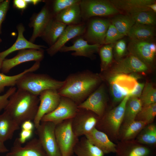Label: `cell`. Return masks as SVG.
Segmentation results:
<instances>
[{
	"mask_svg": "<svg viewBox=\"0 0 156 156\" xmlns=\"http://www.w3.org/2000/svg\"><path fill=\"white\" fill-rule=\"evenodd\" d=\"M102 45L98 44H90L81 37L77 38L73 44L70 46H63L59 51L66 52L70 51L75 52L71 55L75 56H80L89 58L92 57L94 53L99 51Z\"/></svg>",
	"mask_w": 156,
	"mask_h": 156,
	"instance_id": "21",
	"label": "cell"
},
{
	"mask_svg": "<svg viewBox=\"0 0 156 156\" xmlns=\"http://www.w3.org/2000/svg\"><path fill=\"white\" fill-rule=\"evenodd\" d=\"M139 99L142 106L156 103V89L151 83L145 85Z\"/></svg>",
	"mask_w": 156,
	"mask_h": 156,
	"instance_id": "38",
	"label": "cell"
},
{
	"mask_svg": "<svg viewBox=\"0 0 156 156\" xmlns=\"http://www.w3.org/2000/svg\"><path fill=\"white\" fill-rule=\"evenodd\" d=\"M145 84L142 83L138 82L135 88L129 95L131 97H139L141 96Z\"/></svg>",
	"mask_w": 156,
	"mask_h": 156,
	"instance_id": "44",
	"label": "cell"
},
{
	"mask_svg": "<svg viewBox=\"0 0 156 156\" xmlns=\"http://www.w3.org/2000/svg\"><path fill=\"white\" fill-rule=\"evenodd\" d=\"M80 0H55L53 1L50 9L53 16L62 11L74 4Z\"/></svg>",
	"mask_w": 156,
	"mask_h": 156,
	"instance_id": "39",
	"label": "cell"
},
{
	"mask_svg": "<svg viewBox=\"0 0 156 156\" xmlns=\"http://www.w3.org/2000/svg\"><path fill=\"white\" fill-rule=\"evenodd\" d=\"M138 143L155 148L156 145V125L153 123L146 125L135 139Z\"/></svg>",
	"mask_w": 156,
	"mask_h": 156,
	"instance_id": "31",
	"label": "cell"
},
{
	"mask_svg": "<svg viewBox=\"0 0 156 156\" xmlns=\"http://www.w3.org/2000/svg\"><path fill=\"white\" fill-rule=\"evenodd\" d=\"M28 3H31L35 5L42 1L40 0H25Z\"/></svg>",
	"mask_w": 156,
	"mask_h": 156,
	"instance_id": "49",
	"label": "cell"
},
{
	"mask_svg": "<svg viewBox=\"0 0 156 156\" xmlns=\"http://www.w3.org/2000/svg\"><path fill=\"white\" fill-rule=\"evenodd\" d=\"M100 118L90 111L79 108L72 120V128L75 135L78 138L85 136L96 128Z\"/></svg>",
	"mask_w": 156,
	"mask_h": 156,
	"instance_id": "10",
	"label": "cell"
},
{
	"mask_svg": "<svg viewBox=\"0 0 156 156\" xmlns=\"http://www.w3.org/2000/svg\"><path fill=\"white\" fill-rule=\"evenodd\" d=\"M72 118L56 125L55 133L57 142L62 156H72L74 147L79 140L72 128Z\"/></svg>",
	"mask_w": 156,
	"mask_h": 156,
	"instance_id": "6",
	"label": "cell"
},
{
	"mask_svg": "<svg viewBox=\"0 0 156 156\" xmlns=\"http://www.w3.org/2000/svg\"><path fill=\"white\" fill-rule=\"evenodd\" d=\"M67 25L56 20L53 17L50 20L41 36L49 47L54 44Z\"/></svg>",
	"mask_w": 156,
	"mask_h": 156,
	"instance_id": "27",
	"label": "cell"
},
{
	"mask_svg": "<svg viewBox=\"0 0 156 156\" xmlns=\"http://www.w3.org/2000/svg\"></svg>",
	"mask_w": 156,
	"mask_h": 156,
	"instance_id": "55",
	"label": "cell"
},
{
	"mask_svg": "<svg viewBox=\"0 0 156 156\" xmlns=\"http://www.w3.org/2000/svg\"><path fill=\"white\" fill-rule=\"evenodd\" d=\"M111 2L118 10L130 14L141 11L151 10L147 5L156 3L155 0H110Z\"/></svg>",
	"mask_w": 156,
	"mask_h": 156,
	"instance_id": "23",
	"label": "cell"
},
{
	"mask_svg": "<svg viewBox=\"0 0 156 156\" xmlns=\"http://www.w3.org/2000/svg\"><path fill=\"white\" fill-rule=\"evenodd\" d=\"M107 101L104 85L102 84L78 107L90 111L101 118L106 110Z\"/></svg>",
	"mask_w": 156,
	"mask_h": 156,
	"instance_id": "13",
	"label": "cell"
},
{
	"mask_svg": "<svg viewBox=\"0 0 156 156\" xmlns=\"http://www.w3.org/2000/svg\"><path fill=\"white\" fill-rule=\"evenodd\" d=\"M116 15L112 18L111 23L121 34L127 36L128 31L135 23V20L127 14Z\"/></svg>",
	"mask_w": 156,
	"mask_h": 156,
	"instance_id": "34",
	"label": "cell"
},
{
	"mask_svg": "<svg viewBox=\"0 0 156 156\" xmlns=\"http://www.w3.org/2000/svg\"><path fill=\"white\" fill-rule=\"evenodd\" d=\"M13 3L15 8L21 10L26 9L28 5L25 0H14Z\"/></svg>",
	"mask_w": 156,
	"mask_h": 156,
	"instance_id": "46",
	"label": "cell"
},
{
	"mask_svg": "<svg viewBox=\"0 0 156 156\" xmlns=\"http://www.w3.org/2000/svg\"><path fill=\"white\" fill-rule=\"evenodd\" d=\"M78 109V105L73 101L61 96L57 108L52 112L44 115L41 122H51L56 125L65 120L73 118Z\"/></svg>",
	"mask_w": 156,
	"mask_h": 156,
	"instance_id": "11",
	"label": "cell"
},
{
	"mask_svg": "<svg viewBox=\"0 0 156 156\" xmlns=\"http://www.w3.org/2000/svg\"><path fill=\"white\" fill-rule=\"evenodd\" d=\"M64 81L55 79L45 74L30 72L25 74L17 81V89L27 91L38 96L42 92L49 89L58 90L63 85Z\"/></svg>",
	"mask_w": 156,
	"mask_h": 156,
	"instance_id": "3",
	"label": "cell"
},
{
	"mask_svg": "<svg viewBox=\"0 0 156 156\" xmlns=\"http://www.w3.org/2000/svg\"><path fill=\"white\" fill-rule=\"evenodd\" d=\"M155 26L135 23L127 34L130 39L149 40L155 36Z\"/></svg>",
	"mask_w": 156,
	"mask_h": 156,
	"instance_id": "29",
	"label": "cell"
},
{
	"mask_svg": "<svg viewBox=\"0 0 156 156\" xmlns=\"http://www.w3.org/2000/svg\"><path fill=\"white\" fill-rule=\"evenodd\" d=\"M124 36L111 23L106 32L104 44H114Z\"/></svg>",
	"mask_w": 156,
	"mask_h": 156,
	"instance_id": "40",
	"label": "cell"
},
{
	"mask_svg": "<svg viewBox=\"0 0 156 156\" xmlns=\"http://www.w3.org/2000/svg\"><path fill=\"white\" fill-rule=\"evenodd\" d=\"M79 5L83 20L86 21L95 16L116 15L120 12L110 0H82Z\"/></svg>",
	"mask_w": 156,
	"mask_h": 156,
	"instance_id": "7",
	"label": "cell"
},
{
	"mask_svg": "<svg viewBox=\"0 0 156 156\" xmlns=\"http://www.w3.org/2000/svg\"><path fill=\"white\" fill-rule=\"evenodd\" d=\"M147 125L144 122L136 120L128 123L122 124L119 131L118 141L135 140L142 130Z\"/></svg>",
	"mask_w": 156,
	"mask_h": 156,
	"instance_id": "28",
	"label": "cell"
},
{
	"mask_svg": "<svg viewBox=\"0 0 156 156\" xmlns=\"http://www.w3.org/2000/svg\"><path fill=\"white\" fill-rule=\"evenodd\" d=\"M127 49L129 54L138 58L149 68L153 66L156 53V45L153 39H130Z\"/></svg>",
	"mask_w": 156,
	"mask_h": 156,
	"instance_id": "9",
	"label": "cell"
},
{
	"mask_svg": "<svg viewBox=\"0 0 156 156\" xmlns=\"http://www.w3.org/2000/svg\"><path fill=\"white\" fill-rule=\"evenodd\" d=\"M73 156H76L75 155H73Z\"/></svg>",
	"mask_w": 156,
	"mask_h": 156,
	"instance_id": "54",
	"label": "cell"
},
{
	"mask_svg": "<svg viewBox=\"0 0 156 156\" xmlns=\"http://www.w3.org/2000/svg\"><path fill=\"white\" fill-rule=\"evenodd\" d=\"M32 130H28L22 129L20 133L19 137L18 138L19 140L23 144L26 141L30 138L33 134Z\"/></svg>",
	"mask_w": 156,
	"mask_h": 156,
	"instance_id": "45",
	"label": "cell"
},
{
	"mask_svg": "<svg viewBox=\"0 0 156 156\" xmlns=\"http://www.w3.org/2000/svg\"><path fill=\"white\" fill-rule=\"evenodd\" d=\"M93 145L105 154L115 153L116 144L114 143L105 133L94 128L84 136Z\"/></svg>",
	"mask_w": 156,
	"mask_h": 156,
	"instance_id": "22",
	"label": "cell"
},
{
	"mask_svg": "<svg viewBox=\"0 0 156 156\" xmlns=\"http://www.w3.org/2000/svg\"><path fill=\"white\" fill-rule=\"evenodd\" d=\"M44 55L43 49H27L20 50L13 57L3 60L1 71L4 74L7 73L12 68L22 63L31 61L40 62Z\"/></svg>",
	"mask_w": 156,
	"mask_h": 156,
	"instance_id": "14",
	"label": "cell"
},
{
	"mask_svg": "<svg viewBox=\"0 0 156 156\" xmlns=\"http://www.w3.org/2000/svg\"><path fill=\"white\" fill-rule=\"evenodd\" d=\"M102 80L98 74L83 71L69 75L57 90L61 96L70 99L78 105L94 91Z\"/></svg>",
	"mask_w": 156,
	"mask_h": 156,
	"instance_id": "1",
	"label": "cell"
},
{
	"mask_svg": "<svg viewBox=\"0 0 156 156\" xmlns=\"http://www.w3.org/2000/svg\"><path fill=\"white\" fill-rule=\"evenodd\" d=\"M137 80V77L132 74H116L110 77L109 82L113 103H120L129 96L138 82Z\"/></svg>",
	"mask_w": 156,
	"mask_h": 156,
	"instance_id": "5",
	"label": "cell"
},
{
	"mask_svg": "<svg viewBox=\"0 0 156 156\" xmlns=\"http://www.w3.org/2000/svg\"><path fill=\"white\" fill-rule=\"evenodd\" d=\"M10 0H3L0 2V34L1 33V25L8 10Z\"/></svg>",
	"mask_w": 156,
	"mask_h": 156,
	"instance_id": "43",
	"label": "cell"
},
{
	"mask_svg": "<svg viewBox=\"0 0 156 156\" xmlns=\"http://www.w3.org/2000/svg\"><path fill=\"white\" fill-rule=\"evenodd\" d=\"M40 62H36L30 67L16 75L8 76L3 73H0V93L3 92L6 87H14L19 79L25 74L34 72L40 68Z\"/></svg>",
	"mask_w": 156,
	"mask_h": 156,
	"instance_id": "32",
	"label": "cell"
},
{
	"mask_svg": "<svg viewBox=\"0 0 156 156\" xmlns=\"http://www.w3.org/2000/svg\"><path fill=\"white\" fill-rule=\"evenodd\" d=\"M9 151V150L5 146L4 143L0 140V153H7Z\"/></svg>",
	"mask_w": 156,
	"mask_h": 156,
	"instance_id": "48",
	"label": "cell"
},
{
	"mask_svg": "<svg viewBox=\"0 0 156 156\" xmlns=\"http://www.w3.org/2000/svg\"><path fill=\"white\" fill-rule=\"evenodd\" d=\"M56 125L49 121H41L36 128V134L47 156H62L55 133Z\"/></svg>",
	"mask_w": 156,
	"mask_h": 156,
	"instance_id": "8",
	"label": "cell"
},
{
	"mask_svg": "<svg viewBox=\"0 0 156 156\" xmlns=\"http://www.w3.org/2000/svg\"><path fill=\"white\" fill-rule=\"evenodd\" d=\"M39 103L38 96L18 89L9 98L4 111L20 126L25 121L34 120Z\"/></svg>",
	"mask_w": 156,
	"mask_h": 156,
	"instance_id": "2",
	"label": "cell"
},
{
	"mask_svg": "<svg viewBox=\"0 0 156 156\" xmlns=\"http://www.w3.org/2000/svg\"><path fill=\"white\" fill-rule=\"evenodd\" d=\"M17 29L18 36L16 42L9 48L0 52V58L3 60L10 54L16 51L27 49L42 50L43 48H46L44 45L34 44L26 39L23 34L25 28L22 23L17 25Z\"/></svg>",
	"mask_w": 156,
	"mask_h": 156,
	"instance_id": "24",
	"label": "cell"
},
{
	"mask_svg": "<svg viewBox=\"0 0 156 156\" xmlns=\"http://www.w3.org/2000/svg\"><path fill=\"white\" fill-rule=\"evenodd\" d=\"M1 42V39L0 38V43Z\"/></svg>",
	"mask_w": 156,
	"mask_h": 156,
	"instance_id": "52",
	"label": "cell"
},
{
	"mask_svg": "<svg viewBox=\"0 0 156 156\" xmlns=\"http://www.w3.org/2000/svg\"><path fill=\"white\" fill-rule=\"evenodd\" d=\"M6 156H47L38 138L32 139L23 146L17 138Z\"/></svg>",
	"mask_w": 156,
	"mask_h": 156,
	"instance_id": "17",
	"label": "cell"
},
{
	"mask_svg": "<svg viewBox=\"0 0 156 156\" xmlns=\"http://www.w3.org/2000/svg\"><path fill=\"white\" fill-rule=\"evenodd\" d=\"M142 107V105L139 98L129 97L125 106L122 124L128 123L135 120Z\"/></svg>",
	"mask_w": 156,
	"mask_h": 156,
	"instance_id": "33",
	"label": "cell"
},
{
	"mask_svg": "<svg viewBox=\"0 0 156 156\" xmlns=\"http://www.w3.org/2000/svg\"><path fill=\"white\" fill-rule=\"evenodd\" d=\"M116 156H154L153 148L141 144L135 140L116 142Z\"/></svg>",
	"mask_w": 156,
	"mask_h": 156,
	"instance_id": "16",
	"label": "cell"
},
{
	"mask_svg": "<svg viewBox=\"0 0 156 156\" xmlns=\"http://www.w3.org/2000/svg\"><path fill=\"white\" fill-rule=\"evenodd\" d=\"M86 24L67 25L55 43L46 49L47 53L52 56L59 51L68 41L77 37L82 36L86 30Z\"/></svg>",
	"mask_w": 156,
	"mask_h": 156,
	"instance_id": "19",
	"label": "cell"
},
{
	"mask_svg": "<svg viewBox=\"0 0 156 156\" xmlns=\"http://www.w3.org/2000/svg\"><path fill=\"white\" fill-rule=\"evenodd\" d=\"M80 2L60 12L53 16L54 18L67 26L83 23L81 22L83 20L79 5Z\"/></svg>",
	"mask_w": 156,
	"mask_h": 156,
	"instance_id": "25",
	"label": "cell"
},
{
	"mask_svg": "<svg viewBox=\"0 0 156 156\" xmlns=\"http://www.w3.org/2000/svg\"><path fill=\"white\" fill-rule=\"evenodd\" d=\"M115 55L118 58H120L124 56L127 50L126 41L121 39L114 44L113 47Z\"/></svg>",
	"mask_w": 156,
	"mask_h": 156,
	"instance_id": "41",
	"label": "cell"
},
{
	"mask_svg": "<svg viewBox=\"0 0 156 156\" xmlns=\"http://www.w3.org/2000/svg\"><path fill=\"white\" fill-rule=\"evenodd\" d=\"M16 90V87H11L5 94L0 95V112L4 110L8 104L9 98Z\"/></svg>",
	"mask_w": 156,
	"mask_h": 156,
	"instance_id": "42",
	"label": "cell"
},
{
	"mask_svg": "<svg viewBox=\"0 0 156 156\" xmlns=\"http://www.w3.org/2000/svg\"><path fill=\"white\" fill-rule=\"evenodd\" d=\"M22 129L32 130L35 127L34 123L31 120H26L23 122L21 125Z\"/></svg>",
	"mask_w": 156,
	"mask_h": 156,
	"instance_id": "47",
	"label": "cell"
},
{
	"mask_svg": "<svg viewBox=\"0 0 156 156\" xmlns=\"http://www.w3.org/2000/svg\"><path fill=\"white\" fill-rule=\"evenodd\" d=\"M149 67L136 56L129 54L126 57L119 61L112 70L113 75L128 74L137 72H144Z\"/></svg>",
	"mask_w": 156,
	"mask_h": 156,
	"instance_id": "20",
	"label": "cell"
},
{
	"mask_svg": "<svg viewBox=\"0 0 156 156\" xmlns=\"http://www.w3.org/2000/svg\"><path fill=\"white\" fill-rule=\"evenodd\" d=\"M38 97L40 100L39 105L36 115L33 121L36 128L40 125L44 115L52 112L57 108L61 96L57 90L49 89L42 92Z\"/></svg>",
	"mask_w": 156,
	"mask_h": 156,
	"instance_id": "12",
	"label": "cell"
},
{
	"mask_svg": "<svg viewBox=\"0 0 156 156\" xmlns=\"http://www.w3.org/2000/svg\"><path fill=\"white\" fill-rule=\"evenodd\" d=\"M156 116V103L142 106L135 120L142 121L147 124L153 122Z\"/></svg>",
	"mask_w": 156,
	"mask_h": 156,
	"instance_id": "36",
	"label": "cell"
},
{
	"mask_svg": "<svg viewBox=\"0 0 156 156\" xmlns=\"http://www.w3.org/2000/svg\"><path fill=\"white\" fill-rule=\"evenodd\" d=\"M127 96L112 109L105 111L100 119L96 128L106 134L112 142L118 141L120 129L123 121Z\"/></svg>",
	"mask_w": 156,
	"mask_h": 156,
	"instance_id": "4",
	"label": "cell"
},
{
	"mask_svg": "<svg viewBox=\"0 0 156 156\" xmlns=\"http://www.w3.org/2000/svg\"><path fill=\"white\" fill-rule=\"evenodd\" d=\"M76 156H104L105 154L84 136L79 139L73 150Z\"/></svg>",
	"mask_w": 156,
	"mask_h": 156,
	"instance_id": "30",
	"label": "cell"
},
{
	"mask_svg": "<svg viewBox=\"0 0 156 156\" xmlns=\"http://www.w3.org/2000/svg\"><path fill=\"white\" fill-rule=\"evenodd\" d=\"M20 126L8 113L4 111L0 114V140L4 143L11 139L15 132L20 129Z\"/></svg>",
	"mask_w": 156,
	"mask_h": 156,
	"instance_id": "26",
	"label": "cell"
},
{
	"mask_svg": "<svg viewBox=\"0 0 156 156\" xmlns=\"http://www.w3.org/2000/svg\"><path fill=\"white\" fill-rule=\"evenodd\" d=\"M129 15L135 23L154 26L156 25V13L152 10L139 12Z\"/></svg>",
	"mask_w": 156,
	"mask_h": 156,
	"instance_id": "37",
	"label": "cell"
},
{
	"mask_svg": "<svg viewBox=\"0 0 156 156\" xmlns=\"http://www.w3.org/2000/svg\"><path fill=\"white\" fill-rule=\"evenodd\" d=\"M110 22L105 19L95 18L91 20L82 37L91 44H104Z\"/></svg>",
	"mask_w": 156,
	"mask_h": 156,
	"instance_id": "15",
	"label": "cell"
},
{
	"mask_svg": "<svg viewBox=\"0 0 156 156\" xmlns=\"http://www.w3.org/2000/svg\"><path fill=\"white\" fill-rule=\"evenodd\" d=\"M3 60L0 58V72L1 70L2 62Z\"/></svg>",
	"mask_w": 156,
	"mask_h": 156,
	"instance_id": "51",
	"label": "cell"
},
{
	"mask_svg": "<svg viewBox=\"0 0 156 156\" xmlns=\"http://www.w3.org/2000/svg\"><path fill=\"white\" fill-rule=\"evenodd\" d=\"M53 16L48 3H47L38 13L32 15L29 25L33 28V32L29 41L34 43L38 37H40L47 24Z\"/></svg>",
	"mask_w": 156,
	"mask_h": 156,
	"instance_id": "18",
	"label": "cell"
},
{
	"mask_svg": "<svg viewBox=\"0 0 156 156\" xmlns=\"http://www.w3.org/2000/svg\"><path fill=\"white\" fill-rule=\"evenodd\" d=\"M147 7L155 13H156V3H155L147 5Z\"/></svg>",
	"mask_w": 156,
	"mask_h": 156,
	"instance_id": "50",
	"label": "cell"
},
{
	"mask_svg": "<svg viewBox=\"0 0 156 156\" xmlns=\"http://www.w3.org/2000/svg\"><path fill=\"white\" fill-rule=\"evenodd\" d=\"M114 44H104L101 46L99 49L101 72L106 70L112 62Z\"/></svg>",
	"mask_w": 156,
	"mask_h": 156,
	"instance_id": "35",
	"label": "cell"
},
{
	"mask_svg": "<svg viewBox=\"0 0 156 156\" xmlns=\"http://www.w3.org/2000/svg\"><path fill=\"white\" fill-rule=\"evenodd\" d=\"M3 0H0V2L2 1H3Z\"/></svg>",
	"mask_w": 156,
	"mask_h": 156,
	"instance_id": "53",
	"label": "cell"
}]
</instances>
